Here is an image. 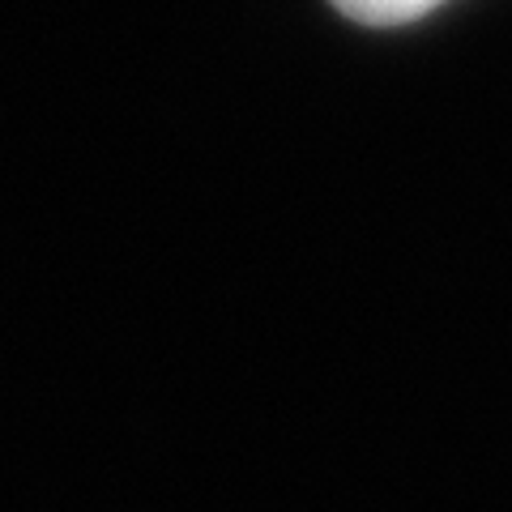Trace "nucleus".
I'll use <instances>...</instances> for the list:
<instances>
[{
  "mask_svg": "<svg viewBox=\"0 0 512 512\" xmlns=\"http://www.w3.org/2000/svg\"><path fill=\"white\" fill-rule=\"evenodd\" d=\"M329 5L363 26H402V22L423 18L431 9H440L444 0H329Z\"/></svg>",
  "mask_w": 512,
  "mask_h": 512,
  "instance_id": "nucleus-1",
  "label": "nucleus"
}]
</instances>
